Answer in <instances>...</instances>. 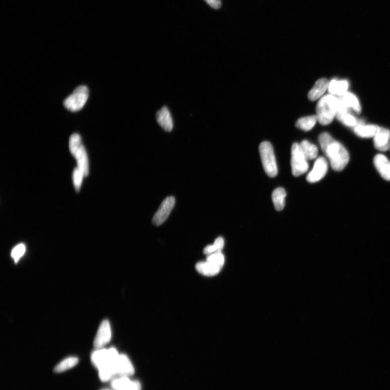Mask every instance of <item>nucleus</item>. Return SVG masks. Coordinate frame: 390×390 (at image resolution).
<instances>
[{"label":"nucleus","instance_id":"3","mask_svg":"<svg viewBox=\"0 0 390 390\" xmlns=\"http://www.w3.org/2000/svg\"><path fill=\"white\" fill-rule=\"evenodd\" d=\"M69 147L71 153L77 160L78 168L83 172L84 176H88L89 172L88 154L79 134L74 133L71 136Z\"/></svg>","mask_w":390,"mask_h":390},{"label":"nucleus","instance_id":"22","mask_svg":"<svg viewBox=\"0 0 390 390\" xmlns=\"http://www.w3.org/2000/svg\"><path fill=\"white\" fill-rule=\"evenodd\" d=\"M318 121L316 115L301 118L295 123V127L303 131H308L312 129Z\"/></svg>","mask_w":390,"mask_h":390},{"label":"nucleus","instance_id":"18","mask_svg":"<svg viewBox=\"0 0 390 390\" xmlns=\"http://www.w3.org/2000/svg\"><path fill=\"white\" fill-rule=\"evenodd\" d=\"M338 98L347 108L352 109L358 114H361L362 108L360 101L357 96L352 93L347 92L343 96Z\"/></svg>","mask_w":390,"mask_h":390},{"label":"nucleus","instance_id":"27","mask_svg":"<svg viewBox=\"0 0 390 390\" xmlns=\"http://www.w3.org/2000/svg\"><path fill=\"white\" fill-rule=\"evenodd\" d=\"M206 260L210 262L219 266L221 268H222L225 262L224 255H223L222 252L215 253L211 255L208 256Z\"/></svg>","mask_w":390,"mask_h":390},{"label":"nucleus","instance_id":"31","mask_svg":"<svg viewBox=\"0 0 390 390\" xmlns=\"http://www.w3.org/2000/svg\"><path fill=\"white\" fill-rule=\"evenodd\" d=\"M127 390H141V385L139 381H132L131 385Z\"/></svg>","mask_w":390,"mask_h":390},{"label":"nucleus","instance_id":"7","mask_svg":"<svg viewBox=\"0 0 390 390\" xmlns=\"http://www.w3.org/2000/svg\"><path fill=\"white\" fill-rule=\"evenodd\" d=\"M175 202V199L173 196L166 198L153 216L152 222L154 225L158 226L163 224L174 208Z\"/></svg>","mask_w":390,"mask_h":390},{"label":"nucleus","instance_id":"32","mask_svg":"<svg viewBox=\"0 0 390 390\" xmlns=\"http://www.w3.org/2000/svg\"></svg>","mask_w":390,"mask_h":390},{"label":"nucleus","instance_id":"25","mask_svg":"<svg viewBox=\"0 0 390 390\" xmlns=\"http://www.w3.org/2000/svg\"><path fill=\"white\" fill-rule=\"evenodd\" d=\"M336 117L344 125L348 127L355 128L359 123L356 118L349 113V111L339 114Z\"/></svg>","mask_w":390,"mask_h":390},{"label":"nucleus","instance_id":"10","mask_svg":"<svg viewBox=\"0 0 390 390\" xmlns=\"http://www.w3.org/2000/svg\"><path fill=\"white\" fill-rule=\"evenodd\" d=\"M374 145L376 149L385 152L390 148V131L389 130L380 128L379 132L374 137Z\"/></svg>","mask_w":390,"mask_h":390},{"label":"nucleus","instance_id":"12","mask_svg":"<svg viewBox=\"0 0 390 390\" xmlns=\"http://www.w3.org/2000/svg\"><path fill=\"white\" fill-rule=\"evenodd\" d=\"M329 82L326 78L320 79L315 83L312 89L309 92L308 97L311 101H315L323 97L329 88Z\"/></svg>","mask_w":390,"mask_h":390},{"label":"nucleus","instance_id":"5","mask_svg":"<svg viewBox=\"0 0 390 390\" xmlns=\"http://www.w3.org/2000/svg\"><path fill=\"white\" fill-rule=\"evenodd\" d=\"M89 96V89L86 86H79L64 101V107L71 112H77L84 107Z\"/></svg>","mask_w":390,"mask_h":390},{"label":"nucleus","instance_id":"2","mask_svg":"<svg viewBox=\"0 0 390 390\" xmlns=\"http://www.w3.org/2000/svg\"><path fill=\"white\" fill-rule=\"evenodd\" d=\"M339 105L338 97L327 95L320 98L316 108L318 121L320 125L327 126L337 116Z\"/></svg>","mask_w":390,"mask_h":390},{"label":"nucleus","instance_id":"11","mask_svg":"<svg viewBox=\"0 0 390 390\" xmlns=\"http://www.w3.org/2000/svg\"><path fill=\"white\" fill-rule=\"evenodd\" d=\"M375 166L381 176L390 181V161L384 154H378L374 159Z\"/></svg>","mask_w":390,"mask_h":390},{"label":"nucleus","instance_id":"8","mask_svg":"<svg viewBox=\"0 0 390 390\" xmlns=\"http://www.w3.org/2000/svg\"><path fill=\"white\" fill-rule=\"evenodd\" d=\"M328 170V163L326 159L323 157H319L315 160L312 170L307 176V181L311 183H316L323 179Z\"/></svg>","mask_w":390,"mask_h":390},{"label":"nucleus","instance_id":"20","mask_svg":"<svg viewBox=\"0 0 390 390\" xmlns=\"http://www.w3.org/2000/svg\"><path fill=\"white\" fill-rule=\"evenodd\" d=\"M286 193L282 188H277L272 193V201L277 211H281L285 205Z\"/></svg>","mask_w":390,"mask_h":390},{"label":"nucleus","instance_id":"17","mask_svg":"<svg viewBox=\"0 0 390 390\" xmlns=\"http://www.w3.org/2000/svg\"><path fill=\"white\" fill-rule=\"evenodd\" d=\"M222 268L208 261H201L196 264V269L199 273L206 276H215L221 271Z\"/></svg>","mask_w":390,"mask_h":390},{"label":"nucleus","instance_id":"21","mask_svg":"<svg viewBox=\"0 0 390 390\" xmlns=\"http://www.w3.org/2000/svg\"><path fill=\"white\" fill-rule=\"evenodd\" d=\"M301 149L308 160L316 158L318 154V148L317 146L304 140L300 144Z\"/></svg>","mask_w":390,"mask_h":390},{"label":"nucleus","instance_id":"16","mask_svg":"<svg viewBox=\"0 0 390 390\" xmlns=\"http://www.w3.org/2000/svg\"><path fill=\"white\" fill-rule=\"evenodd\" d=\"M380 129V128L377 126L367 125L359 122L354 128V132L362 138H374Z\"/></svg>","mask_w":390,"mask_h":390},{"label":"nucleus","instance_id":"15","mask_svg":"<svg viewBox=\"0 0 390 390\" xmlns=\"http://www.w3.org/2000/svg\"><path fill=\"white\" fill-rule=\"evenodd\" d=\"M349 88V83L346 80L333 79L329 82L330 94L334 96L341 97L346 94Z\"/></svg>","mask_w":390,"mask_h":390},{"label":"nucleus","instance_id":"29","mask_svg":"<svg viewBox=\"0 0 390 390\" xmlns=\"http://www.w3.org/2000/svg\"><path fill=\"white\" fill-rule=\"evenodd\" d=\"M26 251V247L23 244H20L16 246L12 251L11 256L14 260L15 263L23 256Z\"/></svg>","mask_w":390,"mask_h":390},{"label":"nucleus","instance_id":"24","mask_svg":"<svg viewBox=\"0 0 390 390\" xmlns=\"http://www.w3.org/2000/svg\"><path fill=\"white\" fill-rule=\"evenodd\" d=\"M225 246V240L222 237L217 238L213 245H208L204 248L203 253L207 256L212 254L221 252Z\"/></svg>","mask_w":390,"mask_h":390},{"label":"nucleus","instance_id":"14","mask_svg":"<svg viewBox=\"0 0 390 390\" xmlns=\"http://www.w3.org/2000/svg\"><path fill=\"white\" fill-rule=\"evenodd\" d=\"M134 374V369L129 358L126 355H120L117 365V375L129 377Z\"/></svg>","mask_w":390,"mask_h":390},{"label":"nucleus","instance_id":"4","mask_svg":"<svg viewBox=\"0 0 390 390\" xmlns=\"http://www.w3.org/2000/svg\"><path fill=\"white\" fill-rule=\"evenodd\" d=\"M259 152L266 174L275 177L278 171L273 146L269 142L263 141L260 145Z\"/></svg>","mask_w":390,"mask_h":390},{"label":"nucleus","instance_id":"6","mask_svg":"<svg viewBox=\"0 0 390 390\" xmlns=\"http://www.w3.org/2000/svg\"><path fill=\"white\" fill-rule=\"evenodd\" d=\"M291 156L290 164L293 176L299 177L306 173L309 168L308 160L303 154L299 144H293Z\"/></svg>","mask_w":390,"mask_h":390},{"label":"nucleus","instance_id":"23","mask_svg":"<svg viewBox=\"0 0 390 390\" xmlns=\"http://www.w3.org/2000/svg\"><path fill=\"white\" fill-rule=\"evenodd\" d=\"M78 361V358L75 357L67 358L54 368V371L56 373H63L75 367Z\"/></svg>","mask_w":390,"mask_h":390},{"label":"nucleus","instance_id":"28","mask_svg":"<svg viewBox=\"0 0 390 390\" xmlns=\"http://www.w3.org/2000/svg\"><path fill=\"white\" fill-rule=\"evenodd\" d=\"M84 176V173L78 168V167L74 169L73 175V183L74 187H75L77 191H79L80 188H81Z\"/></svg>","mask_w":390,"mask_h":390},{"label":"nucleus","instance_id":"9","mask_svg":"<svg viewBox=\"0 0 390 390\" xmlns=\"http://www.w3.org/2000/svg\"><path fill=\"white\" fill-rule=\"evenodd\" d=\"M112 337V332L108 320H104L98 330L95 339L94 346L100 349L108 344Z\"/></svg>","mask_w":390,"mask_h":390},{"label":"nucleus","instance_id":"19","mask_svg":"<svg viewBox=\"0 0 390 390\" xmlns=\"http://www.w3.org/2000/svg\"><path fill=\"white\" fill-rule=\"evenodd\" d=\"M91 360L98 370L109 365L108 350L101 349L95 351L91 356Z\"/></svg>","mask_w":390,"mask_h":390},{"label":"nucleus","instance_id":"26","mask_svg":"<svg viewBox=\"0 0 390 390\" xmlns=\"http://www.w3.org/2000/svg\"><path fill=\"white\" fill-rule=\"evenodd\" d=\"M132 381L129 377H121L120 379L114 380L111 386L116 390H127L131 385Z\"/></svg>","mask_w":390,"mask_h":390},{"label":"nucleus","instance_id":"30","mask_svg":"<svg viewBox=\"0 0 390 390\" xmlns=\"http://www.w3.org/2000/svg\"><path fill=\"white\" fill-rule=\"evenodd\" d=\"M205 1L214 9H219L221 6V0H205Z\"/></svg>","mask_w":390,"mask_h":390},{"label":"nucleus","instance_id":"1","mask_svg":"<svg viewBox=\"0 0 390 390\" xmlns=\"http://www.w3.org/2000/svg\"><path fill=\"white\" fill-rule=\"evenodd\" d=\"M319 141L322 150L329 159L334 170L342 171L348 165L350 156L345 147L326 132L319 135Z\"/></svg>","mask_w":390,"mask_h":390},{"label":"nucleus","instance_id":"13","mask_svg":"<svg viewBox=\"0 0 390 390\" xmlns=\"http://www.w3.org/2000/svg\"><path fill=\"white\" fill-rule=\"evenodd\" d=\"M156 120L159 125L164 131L171 132L173 129V123L170 111L166 107H163L156 114Z\"/></svg>","mask_w":390,"mask_h":390}]
</instances>
